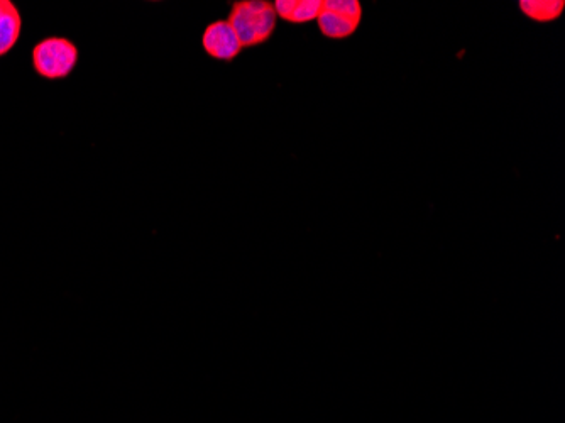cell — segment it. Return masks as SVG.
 <instances>
[{
  "instance_id": "cell-1",
  "label": "cell",
  "mask_w": 565,
  "mask_h": 423,
  "mask_svg": "<svg viewBox=\"0 0 565 423\" xmlns=\"http://www.w3.org/2000/svg\"><path fill=\"white\" fill-rule=\"evenodd\" d=\"M227 22L236 31L244 48L266 43L275 33L276 16L273 2L266 0H239L232 4Z\"/></svg>"
},
{
  "instance_id": "cell-2",
  "label": "cell",
  "mask_w": 565,
  "mask_h": 423,
  "mask_svg": "<svg viewBox=\"0 0 565 423\" xmlns=\"http://www.w3.org/2000/svg\"><path fill=\"white\" fill-rule=\"evenodd\" d=\"M77 61L78 48L70 39L51 36L34 46V70L48 80L68 77L77 66Z\"/></svg>"
},
{
  "instance_id": "cell-3",
  "label": "cell",
  "mask_w": 565,
  "mask_h": 423,
  "mask_svg": "<svg viewBox=\"0 0 565 423\" xmlns=\"http://www.w3.org/2000/svg\"><path fill=\"white\" fill-rule=\"evenodd\" d=\"M363 21L359 0H324L317 24L320 33L329 39L351 38Z\"/></svg>"
},
{
  "instance_id": "cell-4",
  "label": "cell",
  "mask_w": 565,
  "mask_h": 423,
  "mask_svg": "<svg viewBox=\"0 0 565 423\" xmlns=\"http://www.w3.org/2000/svg\"><path fill=\"white\" fill-rule=\"evenodd\" d=\"M202 46L210 58L220 61H232L244 50L241 39L227 19L210 22L203 31Z\"/></svg>"
},
{
  "instance_id": "cell-5",
  "label": "cell",
  "mask_w": 565,
  "mask_h": 423,
  "mask_svg": "<svg viewBox=\"0 0 565 423\" xmlns=\"http://www.w3.org/2000/svg\"><path fill=\"white\" fill-rule=\"evenodd\" d=\"M324 0H276V16L291 24L317 21Z\"/></svg>"
},
{
  "instance_id": "cell-6",
  "label": "cell",
  "mask_w": 565,
  "mask_h": 423,
  "mask_svg": "<svg viewBox=\"0 0 565 423\" xmlns=\"http://www.w3.org/2000/svg\"><path fill=\"white\" fill-rule=\"evenodd\" d=\"M22 19L9 0H0V56L7 55L21 36Z\"/></svg>"
},
{
  "instance_id": "cell-7",
  "label": "cell",
  "mask_w": 565,
  "mask_h": 423,
  "mask_svg": "<svg viewBox=\"0 0 565 423\" xmlns=\"http://www.w3.org/2000/svg\"><path fill=\"white\" fill-rule=\"evenodd\" d=\"M520 11L535 22L557 21L565 11L564 0H520Z\"/></svg>"
}]
</instances>
